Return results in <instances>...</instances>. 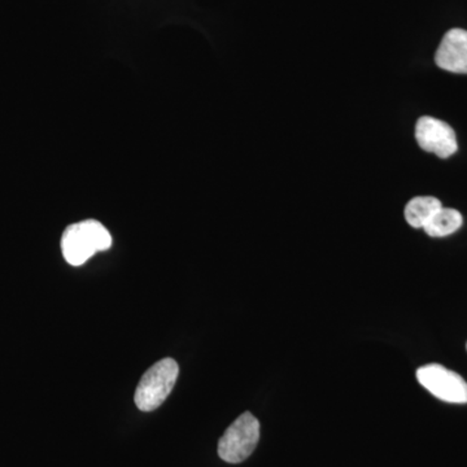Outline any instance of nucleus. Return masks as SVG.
I'll return each instance as SVG.
<instances>
[{"label":"nucleus","instance_id":"nucleus-1","mask_svg":"<svg viewBox=\"0 0 467 467\" xmlns=\"http://www.w3.org/2000/svg\"><path fill=\"white\" fill-rule=\"evenodd\" d=\"M112 236L99 221L86 220L67 226L61 238L64 259L73 266L84 265L98 252L109 250Z\"/></svg>","mask_w":467,"mask_h":467},{"label":"nucleus","instance_id":"nucleus-2","mask_svg":"<svg viewBox=\"0 0 467 467\" xmlns=\"http://www.w3.org/2000/svg\"><path fill=\"white\" fill-rule=\"evenodd\" d=\"M180 367L173 358L160 359L143 374L135 391V404L142 411H152L167 400L177 383Z\"/></svg>","mask_w":467,"mask_h":467},{"label":"nucleus","instance_id":"nucleus-3","mask_svg":"<svg viewBox=\"0 0 467 467\" xmlns=\"http://www.w3.org/2000/svg\"><path fill=\"white\" fill-rule=\"evenodd\" d=\"M260 441V422L250 411L234 420L218 442V456L229 463H241L256 450Z\"/></svg>","mask_w":467,"mask_h":467},{"label":"nucleus","instance_id":"nucleus-4","mask_svg":"<svg viewBox=\"0 0 467 467\" xmlns=\"http://www.w3.org/2000/svg\"><path fill=\"white\" fill-rule=\"evenodd\" d=\"M417 379L420 386L439 400L451 404H467V382L460 374L439 364L418 368Z\"/></svg>","mask_w":467,"mask_h":467},{"label":"nucleus","instance_id":"nucleus-5","mask_svg":"<svg viewBox=\"0 0 467 467\" xmlns=\"http://www.w3.org/2000/svg\"><path fill=\"white\" fill-rule=\"evenodd\" d=\"M416 140L420 149L441 159L451 158L459 150L453 128L434 117H420L416 125Z\"/></svg>","mask_w":467,"mask_h":467},{"label":"nucleus","instance_id":"nucleus-6","mask_svg":"<svg viewBox=\"0 0 467 467\" xmlns=\"http://www.w3.org/2000/svg\"><path fill=\"white\" fill-rule=\"evenodd\" d=\"M435 63L447 72L467 75V30L456 27L442 36Z\"/></svg>","mask_w":467,"mask_h":467},{"label":"nucleus","instance_id":"nucleus-7","mask_svg":"<svg viewBox=\"0 0 467 467\" xmlns=\"http://www.w3.org/2000/svg\"><path fill=\"white\" fill-rule=\"evenodd\" d=\"M441 207V202L434 196H417L405 207V220L414 229H423Z\"/></svg>","mask_w":467,"mask_h":467},{"label":"nucleus","instance_id":"nucleus-8","mask_svg":"<svg viewBox=\"0 0 467 467\" xmlns=\"http://www.w3.org/2000/svg\"><path fill=\"white\" fill-rule=\"evenodd\" d=\"M463 218L456 209L441 207L423 227L427 235L442 238L456 233L462 226Z\"/></svg>","mask_w":467,"mask_h":467},{"label":"nucleus","instance_id":"nucleus-9","mask_svg":"<svg viewBox=\"0 0 467 467\" xmlns=\"http://www.w3.org/2000/svg\"><path fill=\"white\" fill-rule=\"evenodd\" d=\"M466 348H467V346H466Z\"/></svg>","mask_w":467,"mask_h":467}]
</instances>
